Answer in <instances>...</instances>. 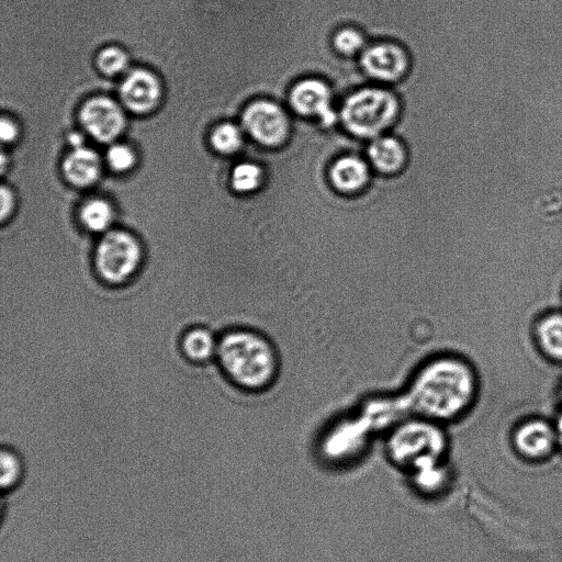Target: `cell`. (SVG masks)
Listing matches in <instances>:
<instances>
[{
  "mask_svg": "<svg viewBox=\"0 0 562 562\" xmlns=\"http://www.w3.org/2000/svg\"><path fill=\"white\" fill-rule=\"evenodd\" d=\"M159 97V82L147 70H133L121 86V98L124 104L136 113L151 111L157 105Z\"/></svg>",
  "mask_w": 562,
  "mask_h": 562,
  "instance_id": "obj_10",
  "label": "cell"
},
{
  "mask_svg": "<svg viewBox=\"0 0 562 562\" xmlns=\"http://www.w3.org/2000/svg\"><path fill=\"white\" fill-rule=\"evenodd\" d=\"M218 335L203 325L187 328L179 340L182 356L195 364H204L215 360Z\"/></svg>",
  "mask_w": 562,
  "mask_h": 562,
  "instance_id": "obj_12",
  "label": "cell"
},
{
  "mask_svg": "<svg viewBox=\"0 0 562 562\" xmlns=\"http://www.w3.org/2000/svg\"><path fill=\"white\" fill-rule=\"evenodd\" d=\"M215 363L226 381L248 396L271 390L281 372L276 344L254 327H233L221 333Z\"/></svg>",
  "mask_w": 562,
  "mask_h": 562,
  "instance_id": "obj_2",
  "label": "cell"
},
{
  "mask_svg": "<svg viewBox=\"0 0 562 562\" xmlns=\"http://www.w3.org/2000/svg\"><path fill=\"white\" fill-rule=\"evenodd\" d=\"M361 64L371 77L391 81L404 74L407 59L398 46L378 44L371 46L362 54Z\"/></svg>",
  "mask_w": 562,
  "mask_h": 562,
  "instance_id": "obj_11",
  "label": "cell"
},
{
  "mask_svg": "<svg viewBox=\"0 0 562 562\" xmlns=\"http://www.w3.org/2000/svg\"><path fill=\"white\" fill-rule=\"evenodd\" d=\"M553 425H554L555 432H557L558 447L562 451V409L560 411L558 418Z\"/></svg>",
  "mask_w": 562,
  "mask_h": 562,
  "instance_id": "obj_26",
  "label": "cell"
},
{
  "mask_svg": "<svg viewBox=\"0 0 562 562\" xmlns=\"http://www.w3.org/2000/svg\"><path fill=\"white\" fill-rule=\"evenodd\" d=\"M536 338L547 357L562 361V313L543 316L536 326Z\"/></svg>",
  "mask_w": 562,
  "mask_h": 562,
  "instance_id": "obj_17",
  "label": "cell"
},
{
  "mask_svg": "<svg viewBox=\"0 0 562 562\" xmlns=\"http://www.w3.org/2000/svg\"><path fill=\"white\" fill-rule=\"evenodd\" d=\"M369 171L361 159L346 156L338 159L330 169V180L336 189L352 192L362 188L368 181Z\"/></svg>",
  "mask_w": 562,
  "mask_h": 562,
  "instance_id": "obj_14",
  "label": "cell"
},
{
  "mask_svg": "<svg viewBox=\"0 0 562 562\" xmlns=\"http://www.w3.org/2000/svg\"><path fill=\"white\" fill-rule=\"evenodd\" d=\"M290 103L295 112L318 116L324 125H331L336 121L330 91L322 81L306 79L295 85L290 93Z\"/></svg>",
  "mask_w": 562,
  "mask_h": 562,
  "instance_id": "obj_9",
  "label": "cell"
},
{
  "mask_svg": "<svg viewBox=\"0 0 562 562\" xmlns=\"http://www.w3.org/2000/svg\"><path fill=\"white\" fill-rule=\"evenodd\" d=\"M13 210V196L7 188H1V211H0V218L1 222L4 223L7 220H9L11 213Z\"/></svg>",
  "mask_w": 562,
  "mask_h": 562,
  "instance_id": "obj_24",
  "label": "cell"
},
{
  "mask_svg": "<svg viewBox=\"0 0 562 562\" xmlns=\"http://www.w3.org/2000/svg\"><path fill=\"white\" fill-rule=\"evenodd\" d=\"M446 445L441 424L416 415L398 422L387 438L389 453L403 464L434 463L443 453Z\"/></svg>",
  "mask_w": 562,
  "mask_h": 562,
  "instance_id": "obj_4",
  "label": "cell"
},
{
  "mask_svg": "<svg viewBox=\"0 0 562 562\" xmlns=\"http://www.w3.org/2000/svg\"><path fill=\"white\" fill-rule=\"evenodd\" d=\"M397 101L382 89H362L344 103L341 119L347 130L360 137L379 136L395 120Z\"/></svg>",
  "mask_w": 562,
  "mask_h": 562,
  "instance_id": "obj_5",
  "label": "cell"
},
{
  "mask_svg": "<svg viewBox=\"0 0 562 562\" xmlns=\"http://www.w3.org/2000/svg\"><path fill=\"white\" fill-rule=\"evenodd\" d=\"M69 142L75 148H79L83 145V137L78 133H72L69 135Z\"/></svg>",
  "mask_w": 562,
  "mask_h": 562,
  "instance_id": "obj_27",
  "label": "cell"
},
{
  "mask_svg": "<svg viewBox=\"0 0 562 562\" xmlns=\"http://www.w3.org/2000/svg\"><path fill=\"white\" fill-rule=\"evenodd\" d=\"M513 446L525 460L543 461L559 448L554 425L543 419L527 420L516 428Z\"/></svg>",
  "mask_w": 562,
  "mask_h": 562,
  "instance_id": "obj_7",
  "label": "cell"
},
{
  "mask_svg": "<svg viewBox=\"0 0 562 562\" xmlns=\"http://www.w3.org/2000/svg\"><path fill=\"white\" fill-rule=\"evenodd\" d=\"M78 220L86 233L99 237L113 228L115 214L112 205L105 200L91 199L80 207Z\"/></svg>",
  "mask_w": 562,
  "mask_h": 562,
  "instance_id": "obj_15",
  "label": "cell"
},
{
  "mask_svg": "<svg viewBox=\"0 0 562 562\" xmlns=\"http://www.w3.org/2000/svg\"><path fill=\"white\" fill-rule=\"evenodd\" d=\"M97 64L103 74L113 76L125 70L128 60L126 54L119 47H106L99 54Z\"/></svg>",
  "mask_w": 562,
  "mask_h": 562,
  "instance_id": "obj_21",
  "label": "cell"
},
{
  "mask_svg": "<svg viewBox=\"0 0 562 562\" xmlns=\"http://www.w3.org/2000/svg\"><path fill=\"white\" fill-rule=\"evenodd\" d=\"M145 261V247L140 237L126 228H112L93 241L91 262L98 279L121 288L132 282Z\"/></svg>",
  "mask_w": 562,
  "mask_h": 562,
  "instance_id": "obj_3",
  "label": "cell"
},
{
  "mask_svg": "<svg viewBox=\"0 0 562 562\" xmlns=\"http://www.w3.org/2000/svg\"><path fill=\"white\" fill-rule=\"evenodd\" d=\"M66 178L75 186L86 187L92 184L100 175V160L98 155L86 147L75 148L64 160Z\"/></svg>",
  "mask_w": 562,
  "mask_h": 562,
  "instance_id": "obj_13",
  "label": "cell"
},
{
  "mask_svg": "<svg viewBox=\"0 0 562 562\" xmlns=\"http://www.w3.org/2000/svg\"><path fill=\"white\" fill-rule=\"evenodd\" d=\"M260 182L261 170L255 164L243 162L233 170L232 184L237 192H251L259 187Z\"/></svg>",
  "mask_w": 562,
  "mask_h": 562,
  "instance_id": "obj_20",
  "label": "cell"
},
{
  "mask_svg": "<svg viewBox=\"0 0 562 562\" xmlns=\"http://www.w3.org/2000/svg\"><path fill=\"white\" fill-rule=\"evenodd\" d=\"M334 44L340 53L350 55L355 54L362 47L363 38L359 32L351 29H345L336 34Z\"/></svg>",
  "mask_w": 562,
  "mask_h": 562,
  "instance_id": "obj_23",
  "label": "cell"
},
{
  "mask_svg": "<svg viewBox=\"0 0 562 562\" xmlns=\"http://www.w3.org/2000/svg\"><path fill=\"white\" fill-rule=\"evenodd\" d=\"M211 140L217 151L222 154H233L239 149L243 135L236 125L224 123L213 131Z\"/></svg>",
  "mask_w": 562,
  "mask_h": 562,
  "instance_id": "obj_19",
  "label": "cell"
},
{
  "mask_svg": "<svg viewBox=\"0 0 562 562\" xmlns=\"http://www.w3.org/2000/svg\"><path fill=\"white\" fill-rule=\"evenodd\" d=\"M80 120L86 131L102 143L113 140L124 127L119 105L103 97L89 100L81 109Z\"/></svg>",
  "mask_w": 562,
  "mask_h": 562,
  "instance_id": "obj_8",
  "label": "cell"
},
{
  "mask_svg": "<svg viewBox=\"0 0 562 562\" xmlns=\"http://www.w3.org/2000/svg\"><path fill=\"white\" fill-rule=\"evenodd\" d=\"M476 392L472 366L456 355L441 353L416 368L403 397L409 413L442 425L463 416Z\"/></svg>",
  "mask_w": 562,
  "mask_h": 562,
  "instance_id": "obj_1",
  "label": "cell"
},
{
  "mask_svg": "<svg viewBox=\"0 0 562 562\" xmlns=\"http://www.w3.org/2000/svg\"><path fill=\"white\" fill-rule=\"evenodd\" d=\"M368 153L372 165L385 173L401 169L405 159L403 146L393 137H376L371 143Z\"/></svg>",
  "mask_w": 562,
  "mask_h": 562,
  "instance_id": "obj_16",
  "label": "cell"
},
{
  "mask_svg": "<svg viewBox=\"0 0 562 562\" xmlns=\"http://www.w3.org/2000/svg\"><path fill=\"white\" fill-rule=\"evenodd\" d=\"M0 135L3 142H12L16 137V127L12 121L5 117L1 120Z\"/></svg>",
  "mask_w": 562,
  "mask_h": 562,
  "instance_id": "obj_25",
  "label": "cell"
},
{
  "mask_svg": "<svg viewBox=\"0 0 562 562\" xmlns=\"http://www.w3.org/2000/svg\"><path fill=\"white\" fill-rule=\"evenodd\" d=\"M25 465L20 451L8 443H2L0 451V484L4 493L19 487L24 477Z\"/></svg>",
  "mask_w": 562,
  "mask_h": 562,
  "instance_id": "obj_18",
  "label": "cell"
},
{
  "mask_svg": "<svg viewBox=\"0 0 562 562\" xmlns=\"http://www.w3.org/2000/svg\"><path fill=\"white\" fill-rule=\"evenodd\" d=\"M106 159L112 169L125 171L133 166L134 154L127 146L116 144L109 148Z\"/></svg>",
  "mask_w": 562,
  "mask_h": 562,
  "instance_id": "obj_22",
  "label": "cell"
},
{
  "mask_svg": "<svg viewBox=\"0 0 562 562\" xmlns=\"http://www.w3.org/2000/svg\"><path fill=\"white\" fill-rule=\"evenodd\" d=\"M241 121L251 137L262 145H280L288 136V117L273 102L260 100L249 104Z\"/></svg>",
  "mask_w": 562,
  "mask_h": 562,
  "instance_id": "obj_6",
  "label": "cell"
}]
</instances>
